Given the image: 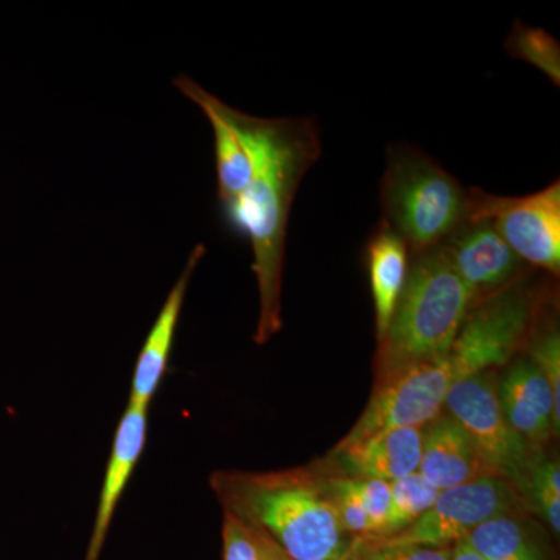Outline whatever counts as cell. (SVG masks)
Listing matches in <instances>:
<instances>
[{
  "label": "cell",
  "instance_id": "83f0119b",
  "mask_svg": "<svg viewBox=\"0 0 560 560\" xmlns=\"http://www.w3.org/2000/svg\"><path fill=\"white\" fill-rule=\"evenodd\" d=\"M260 537L261 541H264L265 552H267L268 560H291L289 556H287L282 550H279V548L276 547L268 537H265L264 534H260Z\"/></svg>",
  "mask_w": 560,
  "mask_h": 560
},
{
  "label": "cell",
  "instance_id": "5b68a950",
  "mask_svg": "<svg viewBox=\"0 0 560 560\" xmlns=\"http://www.w3.org/2000/svg\"><path fill=\"white\" fill-rule=\"evenodd\" d=\"M453 383L447 359L411 364L377 381L359 422L335 452L348 451L385 431L425 429L441 415Z\"/></svg>",
  "mask_w": 560,
  "mask_h": 560
},
{
  "label": "cell",
  "instance_id": "7c38bea8",
  "mask_svg": "<svg viewBox=\"0 0 560 560\" xmlns=\"http://www.w3.org/2000/svg\"><path fill=\"white\" fill-rule=\"evenodd\" d=\"M206 256V246L197 245L191 250L186 267L180 272L179 279L168 293L167 300L162 305L160 315L156 316L142 349H140L135 372H132L130 400L128 404L150 408L151 400L160 390L165 374L168 371L173 342H175L176 330L189 290L191 276L198 265Z\"/></svg>",
  "mask_w": 560,
  "mask_h": 560
},
{
  "label": "cell",
  "instance_id": "3957f363",
  "mask_svg": "<svg viewBox=\"0 0 560 560\" xmlns=\"http://www.w3.org/2000/svg\"><path fill=\"white\" fill-rule=\"evenodd\" d=\"M474 304V294L440 246L415 254L399 304L378 341L377 381L411 364L447 359Z\"/></svg>",
  "mask_w": 560,
  "mask_h": 560
},
{
  "label": "cell",
  "instance_id": "603a6c76",
  "mask_svg": "<svg viewBox=\"0 0 560 560\" xmlns=\"http://www.w3.org/2000/svg\"><path fill=\"white\" fill-rule=\"evenodd\" d=\"M352 486L374 530L371 537L385 536L390 514V482L352 478Z\"/></svg>",
  "mask_w": 560,
  "mask_h": 560
},
{
  "label": "cell",
  "instance_id": "4316f807",
  "mask_svg": "<svg viewBox=\"0 0 560 560\" xmlns=\"http://www.w3.org/2000/svg\"><path fill=\"white\" fill-rule=\"evenodd\" d=\"M451 560H486L478 555L466 540L456 541L452 548Z\"/></svg>",
  "mask_w": 560,
  "mask_h": 560
},
{
  "label": "cell",
  "instance_id": "ac0fdd59",
  "mask_svg": "<svg viewBox=\"0 0 560 560\" xmlns=\"http://www.w3.org/2000/svg\"><path fill=\"white\" fill-rule=\"evenodd\" d=\"M463 540L486 560H547L544 548L517 517V512L481 523Z\"/></svg>",
  "mask_w": 560,
  "mask_h": 560
},
{
  "label": "cell",
  "instance_id": "9c48e42d",
  "mask_svg": "<svg viewBox=\"0 0 560 560\" xmlns=\"http://www.w3.org/2000/svg\"><path fill=\"white\" fill-rule=\"evenodd\" d=\"M518 508L521 493L517 488L506 478L492 475L441 490L433 506L422 517L389 537L405 544L453 547L481 523L497 515L517 512Z\"/></svg>",
  "mask_w": 560,
  "mask_h": 560
},
{
  "label": "cell",
  "instance_id": "2e32d148",
  "mask_svg": "<svg viewBox=\"0 0 560 560\" xmlns=\"http://www.w3.org/2000/svg\"><path fill=\"white\" fill-rule=\"evenodd\" d=\"M377 340L385 337L407 283L408 246L385 221L372 235L366 250Z\"/></svg>",
  "mask_w": 560,
  "mask_h": 560
},
{
  "label": "cell",
  "instance_id": "ffe728a7",
  "mask_svg": "<svg viewBox=\"0 0 560 560\" xmlns=\"http://www.w3.org/2000/svg\"><path fill=\"white\" fill-rule=\"evenodd\" d=\"M506 49L512 57L518 58L541 70L552 83H560V47L550 33L541 28L528 27L521 21L508 36Z\"/></svg>",
  "mask_w": 560,
  "mask_h": 560
},
{
  "label": "cell",
  "instance_id": "7a4b0ae2",
  "mask_svg": "<svg viewBox=\"0 0 560 560\" xmlns=\"http://www.w3.org/2000/svg\"><path fill=\"white\" fill-rule=\"evenodd\" d=\"M209 485L224 514L264 534L291 560H345L355 539L338 518L331 478L318 471L217 470Z\"/></svg>",
  "mask_w": 560,
  "mask_h": 560
},
{
  "label": "cell",
  "instance_id": "4fadbf2b",
  "mask_svg": "<svg viewBox=\"0 0 560 560\" xmlns=\"http://www.w3.org/2000/svg\"><path fill=\"white\" fill-rule=\"evenodd\" d=\"M419 474L438 490L499 475L451 415L438 416L423 429Z\"/></svg>",
  "mask_w": 560,
  "mask_h": 560
},
{
  "label": "cell",
  "instance_id": "8992f818",
  "mask_svg": "<svg viewBox=\"0 0 560 560\" xmlns=\"http://www.w3.org/2000/svg\"><path fill=\"white\" fill-rule=\"evenodd\" d=\"M533 319V296L518 287L482 301L467 315L448 352L455 382L504 366L528 338Z\"/></svg>",
  "mask_w": 560,
  "mask_h": 560
},
{
  "label": "cell",
  "instance_id": "d6986e66",
  "mask_svg": "<svg viewBox=\"0 0 560 560\" xmlns=\"http://www.w3.org/2000/svg\"><path fill=\"white\" fill-rule=\"evenodd\" d=\"M440 492L419 471L390 482V514L383 537L396 536L411 526L433 506Z\"/></svg>",
  "mask_w": 560,
  "mask_h": 560
},
{
  "label": "cell",
  "instance_id": "277c9868",
  "mask_svg": "<svg viewBox=\"0 0 560 560\" xmlns=\"http://www.w3.org/2000/svg\"><path fill=\"white\" fill-rule=\"evenodd\" d=\"M383 220L415 254L440 246L467 219L470 189L412 147H394L381 184Z\"/></svg>",
  "mask_w": 560,
  "mask_h": 560
},
{
  "label": "cell",
  "instance_id": "5bb4252c",
  "mask_svg": "<svg viewBox=\"0 0 560 560\" xmlns=\"http://www.w3.org/2000/svg\"><path fill=\"white\" fill-rule=\"evenodd\" d=\"M504 418L526 442L541 444L560 431V410L550 386L528 360L512 364L499 385Z\"/></svg>",
  "mask_w": 560,
  "mask_h": 560
},
{
  "label": "cell",
  "instance_id": "d4e9b609",
  "mask_svg": "<svg viewBox=\"0 0 560 560\" xmlns=\"http://www.w3.org/2000/svg\"><path fill=\"white\" fill-rule=\"evenodd\" d=\"M331 490L342 528L352 537H371L374 530L353 490L352 478H331Z\"/></svg>",
  "mask_w": 560,
  "mask_h": 560
},
{
  "label": "cell",
  "instance_id": "9a60e30c",
  "mask_svg": "<svg viewBox=\"0 0 560 560\" xmlns=\"http://www.w3.org/2000/svg\"><path fill=\"white\" fill-rule=\"evenodd\" d=\"M173 83L187 98L200 106L212 125L220 208L230 206L245 194L253 179L249 153L243 145L241 136L221 114L220 98L186 75L178 77Z\"/></svg>",
  "mask_w": 560,
  "mask_h": 560
},
{
  "label": "cell",
  "instance_id": "30bf717a",
  "mask_svg": "<svg viewBox=\"0 0 560 560\" xmlns=\"http://www.w3.org/2000/svg\"><path fill=\"white\" fill-rule=\"evenodd\" d=\"M440 248L475 302L510 289L526 267L489 220L464 221Z\"/></svg>",
  "mask_w": 560,
  "mask_h": 560
},
{
  "label": "cell",
  "instance_id": "52a82bcc",
  "mask_svg": "<svg viewBox=\"0 0 560 560\" xmlns=\"http://www.w3.org/2000/svg\"><path fill=\"white\" fill-rule=\"evenodd\" d=\"M466 220H489L525 264L559 275L560 183L526 197H499L470 189Z\"/></svg>",
  "mask_w": 560,
  "mask_h": 560
},
{
  "label": "cell",
  "instance_id": "cb8c5ba5",
  "mask_svg": "<svg viewBox=\"0 0 560 560\" xmlns=\"http://www.w3.org/2000/svg\"><path fill=\"white\" fill-rule=\"evenodd\" d=\"M530 363L540 371L550 386L552 399L560 410V337L555 326L540 330L530 345Z\"/></svg>",
  "mask_w": 560,
  "mask_h": 560
},
{
  "label": "cell",
  "instance_id": "7402d4cb",
  "mask_svg": "<svg viewBox=\"0 0 560 560\" xmlns=\"http://www.w3.org/2000/svg\"><path fill=\"white\" fill-rule=\"evenodd\" d=\"M529 492L534 506L550 528L560 530V467L559 460H539L526 475L523 488Z\"/></svg>",
  "mask_w": 560,
  "mask_h": 560
},
{
  "label": "cell",
  "instance_id": "44dd1931",
  "mask_svg": "<svg viewBox=\"0 0 560 560\" xmlns=\"http://www.w3.org/2000/svg\"><path fill=\"white\" fill-rule=\"evenodd\" d=\"M452 548L405 544L390 537H355L345 560H451Z\"/></svg>",
  "mask_w": 560,
  "mask_h": 560
},
{
  "label": "cell",
  "instance_id": "8fae6325",
  "mask_svg": "<svg viewBox=\"0 0 560 560\" xmlns=\"http://www.w3.org/2000/svg\"><path fill=\"white\" fill-rule=\"evenodd\" d=\"M147 438H149V408L128 404L114 434L84 560L101 559L117 506L145 451Z\"/></svg>",
  "mask_w": 560,
  "mask_h": 560
},
{
  "label": "cell",
  "instance_id": "6da1fadb",
  "mask_svg": "<svg viewBox=\"0 0 560 560\" xmlns=\"http://www.w3.org/2000/svg\"><path fill=\"white\" fill-rule=\"evenodd\" d=\"M253 162L248 189L220 208L228 230L248 237L260 313L254 341L267 345L282 330V278L287 226L298 187L319 160V132L307 119H260L219 102Z\"/></svg>",
  "mask_w": 560,
  "mask_h": 560
},
{
  "label": "cell",
  "instance_id": "e0dca14e",
  "mask_svg": "<svg viewBox=\"0 0 560 560\" xmlns=\"http://www.w3.org/2000/svg\"><path fill=\"white\" fill-rule=\"evenodd\" d=\"M423 429L385 431L341 452L360 478L394 482L419 471Z\"/></svg>",
  "mask_w": 560,
  "mask_h": 560
},
{
  "label": "cell",
  "instance_id": "f1b7e54d",
  "mask_svg": "<svg viewBox=\"0 0 560 560\" xmlns=\"http://www.w3.org/2000/svg\"><path fill=\"white\" fill-rule=\"evenodd\" d=\"M257 534H259V533H257ZM259 536H260V534H259ZM260 540H261V537H260ZM261 547H264V541H261ZM264 560H268L267 552H265V547H264Z\"/></svg>",
  "mask_w": 560,
  "mask_h": 560
},
{
  "label": "cell",
  "instance_id": "ba28073f",
  "mask_svg": "<svg viewBox=\"0 0 560 560\" xmlns=\"http://www.w3.org/2000/svg\"><path fill=\"white\" fill-rule=\"evenodd\" d=\"M444 407L469 433L490 467L522 489L534 463H530L528 442L504 418L495 374L481 372L453 383Z\"/></svg>",
  "mask_w": 560,
  "mask_h": 560
},
{
  "label": "cell",
  "instance_id": "484cf974",
  "mask_svg": "<svg viewBox=\"0 0 560 560\" xmlns=\"http://www.w3.org/2000/svg\"><path fill=\"white\" fill-rule=\"evenodd\" d=\"M223 560H264L259 534L230 514H224Z\"/></svg>",
  "mask_w": 560,
  "mask_h": 560
}]
</instances>
